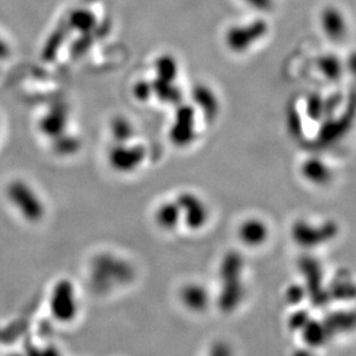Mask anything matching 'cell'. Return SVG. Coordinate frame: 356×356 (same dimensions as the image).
<instances>
[{
  "label": "cell",
  "mask_w": 356,
  "mask_h": 356,
  "mask_svg": "<svg viewBox=\"0 0 356 356\" xmlns=\"http://www.w3.org/2000/svg\"><path fill=\"white\" fill-rule=\"evenodd\" d=\"M6 197L17 213L31 224H38L45 217L47 208L40 194L27 181L17 179L7 185Z\"/></svg>",
  "instance_id": "1"
},
{
  "label": "cell",
  "mask_w": 356,
  "mask_h": 356,
  "mask_svg": "<svg viewBox=\"0 0 356 356\" xmlns=\"http://www.w3.org/2000/svg\"><path fill=\"white\" fill-rule=\"evenodd\" d=\"M49 310L52 318L64 325L78 318L80 299L74 282L65 278L54 284L49 296Z\"/></svg>",
  "instance_id": "2"
},
{
  "label": "cell",
  "mask_w": 356,
  "mask_h": 356,
  "mask_svg": "<svg viewBox=\"0 0 356 356\" xmlns=\"http://www.w3.org/2000/svg\"><path fill=\"white\" fill-rule=\"evenodd\" d=\"M339 234V226L333 220L322 224H313L306 219L294 222L291 229V236L296 245L302 248L314 249L332 241Z\"/></svg>",
  "instance_id": "3"
},
{
  "label": "cell",
  "mask_w": 356,
  "mask_h": 356,
  "mask_svg": "<svg viewBox=\"0 0 356 356\" xmlns=\"http://www.w3.org/2000/svg\"><path fill=\"white\" fill-rule=\"evenodd\" d=\"M145 145L126 143H115L108 149V164L113 171L120 175H127L141 168L147 159Z\"/></svg>",
  "instance_id": "4"
},
{
  "label": "cell",
  "mask_w": 356,
  "mask_h": 356,
  "mask_svg": "<svg viewBox=\"0 0 356 356\" xmlns=\"http://www.w3.org/2000/svg\"><path fill=\"white\" fill-rule=\"evenodd\" d=\"M175 201L181 211V222L193 232L204 229L209 222L208 205L195 193L182 192L177 196Z\"/></svg>",
  "instance_id": "5"
},
{
  "label": "cell",
  "mask_w": 356,
  "mask_h": 356,
  "mask_svg": "<svg viewBox=\"0 0 356 356\" xmlns=\"http://www.w3.org/2000/svg\"><path fill=\"white\" fill-rule=\"evenodd\" d=\"M196 136L197 131L194 108L189 105L179 106L175 112V121L168 131V138L172 145L178 148H187L194 143Z\"/></svg>",
  "instance_id": "6"
},
{
  "label": "cell",
  "mask_w": 356,
  "mask_h": 356,
  "mask_svg": "<svg viewBox=\"0 0 356 356\" xmlns=\"http://www.w3.org/2000/svg\"><path fill=\"white\" fill-rule=\"evenodd\" d=\"M300 271L305 277V286H306L308 298L313 300L314 305L317 307H323L329 302V291H325L323 287V269L321 263L314 257H303L300 259Z\"/></svg>",
  "instance_id": "7"
},
{
  "label": "cell",
  "mask_w": 356,
  "mask_h": 356,
  "mask_svg": "<svg viewBox=\"0 0 356 356\" xmlns=\"http://www.w3.org/2000/svg\"><path fill=\"white\" fill-rule=\"evenodd\" d=\"M238 238L248 248H259L266 245L270 238L269 225L257 217L245 218L238 227Z\"/></svg>",
  "instance_id": "8"
},
{
  "label": "cell",
  "mask_w": 356,
  "mask_h": 356,
  "mask_svg": "<svg viewBox=\"0 0 356 356\" xmlns=\"http://www.w3.org/2000/svg\"><path fill=\"white\" fill-rule=\"evenodd\" d=\"M180 301L189 312L202 313L208 309L211 302V296L204 285L198 282H189L182 286Z\"/></svg>",
  "instance_id": "9"
},
{
  "label": "cell",
  "mask_w": 356,
  "mask_h": 356,
  "mask_svg": "<svg viewBox=\"0 0 356 356\" xmlns=\"http://www.w3.org/2000/svg\"><path fill=\"white\" fill-rule=\"evenodd\" d=\"M67 124V112L63 106H58L51 108L50 111L42 117L38 127L40 133L52 141L54 138H60L66 134Z\"/></svg>",
  "instance_id": "10"
},
{
  "label": "cell",
  "mask_w": 356,
  "mask_h": 356,
  "mask_svg": "<svg viewBox=\"0 0 356 356\" xmlns=\"http://www.w3.org/2000/svg\"><path fill=\"white\" fill-rule=\"evenodd\" d=\"M301 175L307 181L314 186L329 185L332 180L333 171L326 161L318 157H309L301 165Z\"/></svg>",
  "instance_id": "11"
},
{
  "label": "cell",
  "mask_w": 356,
  "mask_h": 356,
  "mask_svg": "<svg viewBox=\"0 0 356 356\" xmlns=\"http://www.w3.org/2000/svg\"><path fill=\"white\" fill-rule=\"evenodd\" d=\"M245 284L243 280L222 282L219 292L218 306L224 313H231L241 305L245 299Z\"/></svg>",
  "instance_id": "12"
},
{
  "label": "cell",
  "mask_w": 356,
  "mask_h": 356,
  "mask_svg": "<svg viewBox=\"0 0 356 356\" xmlns=\"http://www.w3.org/2000/svg\"><path fill=\"white\" fill-rule=\"evenodd\" d=\"M155 222L159 229L172 232L181 224V211L177 201L163 202L155 211Z\"/></svg>",
  "instance_id": "13"
},
{
  "label": "cell",
  "mask_w": 356,
  "mask_h": 356,
  "mask_svg": "<svg viewBox=\"0 0 356 356\" xmlns=\"http://www.w3.org/2000/svg\"><path fill=\"white\" fill-rule=\"evenodd\" d=\"M300 333H301L305 343L310 348L324 346L332 337L329 329L326 327L325 323L314 318H310L307 322L306 325L303 326Z\"/></svg>",
  "instance_id": "14"
},
{
  "label": "cell",
  "mask_w": 356,
  "mask_h": 356,
  "mask_svg": "<svg viewBox=\"0 0 356 356\" xmlns=\"http://www.w3.org/2000/svg\"><path fill=\"white\" fill-rule=\"evenodd\" d=\"M245 271V259L238 252H229L222 257L219 266L220 282L241 280Z\"/></svg>",
  "instance_id": "15"
},
{
  "label": "cell",
  "mask_w": 356,
  "mask_h": 356,
  "mask_svg": "<svg viewBox=\"0 0 356 356\" xmlns=\"http://www.w3.org/2000/svg\"><path fill=\"white\" fill-rule=\"evenodd\" d=\"M194 102L201 108L207 118H215L217 115L218 102L211 90L203 87L196 88L194 90Z\"/></svg>",
  "instance_id": "16"
},
{
  "label": "cell",
  "mask_w": 356,
  "mask_h": 356,
  "mask_svg": "<svg viewBox=\"0 0 356 356\" xmlns=\"http://www.w3.org/2000/svg\"><path fill=\"white\" fill-rule=\"evenodd\" d=\"M323 27L330 38H339L345 31L343 17L337 10H326L323 14Z\"/></svg>",
  "instance_id": "17"
},
{
  "label": "cell",
  "mask_w": 356,
  "mask_h": 356,
  "mask_svg": "<svg viewBox=\"0 0 356 356\" xmlns=\"http://www.w3.org/2000/svg\"><path fill=\"white\" fill-rule=\"evenodd\" d=\"M111 134L115 143L131 142L134 136V127L128 119L118 117L112 121Z\"/></svg>",
  "instance_id": "18"
},
{
  "label": "cell",
  "mask_w": 356,
  "mask_h": 356,
  "mask_svg": "<svg viewBox=\"0 0 356 356\" xmlns=\"http://www.w3.org/2000/svg\"><path fill=\"white\" fill-rule=\"evenodd\" d=\"M324 323L331 336H333L334 333L346 332L347 330L353 327L354 316L348 313L331 314Z\"/></svg>",
  "instance_id": "19"
},
{
  "label": "cell",
  "mask_w": 356,
  "mask_h": 356,
  "mask_svg": "<svg viewBox=\"0 0 356 356\" xmlns=\"http://www.w3.org/2000/svg\"><path fill=\"white\" fill-rule=\"evenodd\" d=\"M307 298H308V292H307L305 284L294 282L286 289L285 300L289 306H300Z\"/></svg>",
  "instance_id": "20"
},
{
  "label": "cell",
  "mask_w": 356,
  "mask_h": 356,
  "mask_svg": "<svg viewBox=\"0 0 356 356\" xmlns=\"http://www.w3.org/2000/svg\"><path fill=\"white\" fill-rule=\"evenodd\" d=\"M330 298H338V299H348L353 298L354 286L346 280H337L329 289Z\"/></svg>",
  "instance_id": "21"
},
{
  "label": "cell",
  "mask_w": 356,
  "mask_h": 356,
  "mask_svg": "<svg viewBox=\"0 0 356 356\" xmlns=\"http://www.w3.org/2000/svg\"><path fill=\"white\" fill-rule=\"evenodd\" d=\"M326 111V104L322 98L318 96H313L308 99L307 103V115L310 119L319 121Z\"/></svg>",
  "instance_id": "22"
},
{
  "label": "cell",
  "mask_w": 356,
  "mask_h": 356,
  "mask_svg": "<svg viewBox=\"0 0 356 356\" xmlns=\"http://www.w3.org/2000/svg\"><path fill=\"white\" fill-rule=\"evenodd\" d=\"M310 318H312V316L307 310H296L289 317V330H292L294 332H300Z\"/></svg>",
  "instance_id": "23"
},
{
  "label": "cell",
  "mask_w": 356,
  "mask_h": 356,
  "mask_svg": "<svg viewBox=\"0 0 356 356\" xmlns=\"http://www.w3.org/2000/svg\"><path fill=\"white\" fill-rule=\"evenodd\" d=\"M159 73L161 80L172 82L177 74V68L173 60L168 58H161L159 63Z\"/></svg>",
  "instance_id": "24"
},
{
  "label": "cell",
  "mask_w": 356,
  "mask_h": 356,
  "mask_svg": "<svg viewBox=\"0 0 356 356\" xmlns=\"http://www.w3.org/2000/svg\"><path fill=\"white\" fill-rule=\"evenodd\" d=\"M134 97L140 102H147L148 101L150 96H152V87L150 84L147 83V82H138L136 83V86L134 87Z\"/></svg>",
  "instance_id": "25"
},
{
  "label": "cell",
  "mask_w": 356,
  "mask_h": 356,
  "mask_svg": "<svg viewBox=\"0 0 356 356\" xmlns=\"http://www.w3.org/2000/svg\"><path fill=\"white\" fill-rule=\"evenodd\" d=\"M229 348L225 346V345H222V343H218V345H216L215 347H213V350H212V354H218V355H220V354H229Z\"/></svg>",
  "instance_id": "26"
}]
</instances>
